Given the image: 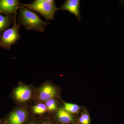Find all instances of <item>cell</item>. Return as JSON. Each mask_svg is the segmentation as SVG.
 Masks as SVG:
<instances>
[{
    "label": "cell",
    "mask_w": 124,
    "mask_h": 124,
    "mask_svg": "<svg viewBox=\"0 0 124 124\" xmlns=\"http://www.w3.org/2000/svg\"><path fill=\"white\" fill-rule=\"evenodd\" d=\"M18 21L27 31H33L39 32H44L46 27L50 24L40 18L37 14L20 5L19 9Z\"/></svg>",
    "instance_id": "obj_1"
},
{
    "label": "cell",
    "mask_w": 124,
    "mask_h": 124,
    "mask_svg": "<svg viewBox=\"0 0 124 124\" xmlns=\"http://www.w3.org/2000/svg\"><path fill=\"white\" fill-rule=\"evenodd\" d=\"M23 5L31 11L38 12L47 20H53L58 9L54 0H35L31 4Z\"/></svg>",
    "instance_id": "obj_2"
},
{
    "label": "cell",
    "mask_w": 124,
    "mask_h": 124,
    "mask_svg": "<svg viewBox=\"0 0 124 124\" xmlns=\"http://www.w3.org/2000/svg\"><path fill=\"white\" fill-rule=\"evenodd\" d=\"M20 24L16 22V15L15 14L14 25L11 28L6 30L2 33L0 39V48L10 50L12 45L20 39L19 29Z\"/></svg>",
    "instance_id": "obj_3"
},
{
    "label": "cell",
    "mask_w": 124,
    "mask_h": 124,
    "mask_svg": "<svg viewBox=\"0 0 124 124\" xmlns=\"http://www.w3.org/2000/svg\"><path fill=\"white\" fill-rule=\"evenodd\" d=\"M20 5L18 0H0V13L8 15L16 14Z\"/></svg>",
    "instance_id": "obj_4"
},
{
    "label": "cell",
    "mask_w": 124,
    "mask_h": 124,
    "mask_svg": "<svg viewBox=\"0 0 124 124\" xmlns=\"http://www.w3.org/2000/svg\"><path fill=\"white\" fill-rule=\"evenodd\" d=\"M58 9L68 11L75 16L78 20H81L79 0H67Z\"/></svg>",
    "instance_id": "obj_5"
},
{
    "label": "cell",
    "mask_w": 124,
    "mask_h": 124,
    "mask_svg": "<svg viewBox=\"0 0 124 124\" xmlns=\"http://www.w3.org/2000/svg\"><path fill=\"white\" fill-rule=\"evenodd\" d=\"M14 95L19 101H24L29 100L31 95V89L25 85L18 86L15 90Z\"/></svg>",
    "instance_id": "obj_6"
},
{
    "label": "cell",
    "mask_w": 124,
    "mask_h": 124,
    "mask_svg": "<svg viewBox=\"0 0 124 124\" xmlns=\"http://www.w3.org/2000/svg\"><path fill=\"white\" fill-rule=\"evenodd\" d=\"M26 113L23 110L14 111L9 116L8 119L9 124H22L26 117Z\"/></svg>",
    "instance_id": "obj_7"
},
{
    "label": "cell",
    "mask_w": 124,
    "mask_h": 124,
    "mask_svg": "<svg viewBox=\"0 0 124 124\" xmlns=\"http://www.w3.org/2000/svg\"><path fill=\"white\" fill-rule=\"evenodd\" d=\"M56 92L53 86L46 85L41 88L40 91L39 98L43 101H48L55 96Z\"/></svg>",
    "instance_id": "obj_8"
},
{
    "label": "cell",
    "mask_w": 124,
    "mask_h": 124,
    "mask_svg": "<svg viewBox=\"0 0 124 124\" xmlns=\"http://www.w3.org/2000/svg\"><path fill=\"white\" fill-rule=\"evenodd\" d=\"M16 14L13 16L0 14V33L14 23Z\"/></svg>",
    "instance_id": "obj_9"
},
{
    "label": "cell",
    "mask_w": 124,
    "mask_h": 124,
    "mask_svg": "<svg viewBox=\"0 0 124 124\" xmlns=\"http://www.w3.org/2000/svg\"><path fill=\"white\" fill-rule=\"evenodd\" d=\"M57 116L60 121L64 124H68L73 121V117L70 113L63 108L59 109L58 112Z\"/></svg>",
    "instance_id": "obj_10"
},
{
    "label": "cell",
    "mask_w": 124,
    "mask_h": 124,
    "mask_svg": "<svg viewBox=\"0 0 124 124\" xmlns=\"http://www.w3.org/2000/svg\"><path fill=\"white\" fill-rule=\"evenodd\" d=\"M79 106L77 104L68 103H64V109L69 112L77 113L79 110Z\"/></svg>",
    "instance_id": "obj_11"
},
{
    "label": "cell",
    "mask_w": 124,
    "mask_h": 124,
    "mask_svg": "<svg viewBox=\"0 0 124 124\" xmlns=\"http://www.w3.org/2000/svg\"><path fill=\"white\" fill-rule=\"evenodd\" d=\"M47 110L46 105L43 103H39L33 107V111L34 113L37 114L44 113Z\"/></svg>",
    "instance_id": "obj_12"
},
{
    "label": "cell",
    "mask_w": 124,
    "mask_h": 124,
    "mask_svg": "<svg viewBox=\"0 0 124 124\" xmlns=\"http://www.w3.org/2000/svg\"><path fill=\"white\" fill-rule=\"evenodd\" d=\"M47 109L49 111L55 110L57 109V106L55 101L53 99H50L46 102Z\"/></svg>",
    "instance_id": "obj_13"
},
{
    "label": "cell",
    "mask_w": 124,
    "mask_h": 124,
    "mask_svg": "<svg viewBox=\"0 0 124 124\" xmlns=\"http://www.w3.org/2000/svg\"><path fill=\"white\" fill-rule=\"evenodd\" d=\"M82 115L86 122V124H89L90 117L88 115L85 113V114H82Z\"/></svg>",
    "instance_id": "obj_14"
},
{
    "label": "cell",
    "mask_w": 124,
    "mask_h": 124,
    "mask_svg": "<svg viewBox=\"0 0 124 124\" xmlns=\"http://www.w3.org/2000/svg\"><path fill=\"white\" fill-rule=\"evenodd\" d=\"M80 122L82 124H86V122L84 119V117H83V116L82 115L80 116Z\"/></svg>",
    "instance_id": "obj_15"
},
{
    "label": "cell",
    "mask_w": 124,
    "mask_h": 124,
    "mask_svg": "<svg viewBox=\"0 0 124 124\" xmlns=\"http://www.w3.org/2000/svg\"><path fill=\"white\" fill-rule=\"evenodd\" d=\"M120 5L124 7V0H121L119 1Z\"/></svg>",
    "instance_id": "obj_16"
},
{
    "label": "cell",
    "mask_w": 124,
    "mask_h": 124,
    "mask_svg": "<svg viewBox=\"0 0 124 124\" xmlns=\"http://www.w3.org/2000/svg\"></svg>",
    "instance_id": "obj_17"
},
{
    "label": "cell",
    "mask_w": 124,
    "mask_h": 124,
    "mask_svg": "<svg viewBox=\"0 0 124 124\" xmlns=\"http://www.w3.org/2000/svg\"><path fill=\"white\" fill-rule=\"evenodd\" d=\"M1 35H0V37H1Z\"/></svg>",
    "instance_id": "obj_18"
},
{
    "label": "cell",
    "mask_w": 124,
    "mask_h": 124,
    "mask_svg": "<svg viewBox=\"0 0 124 124\" xmlns=\"http://www.w3.org/2000/svg\"></svg>",
    "instance_id": "obj_19"
}]
</instances>
